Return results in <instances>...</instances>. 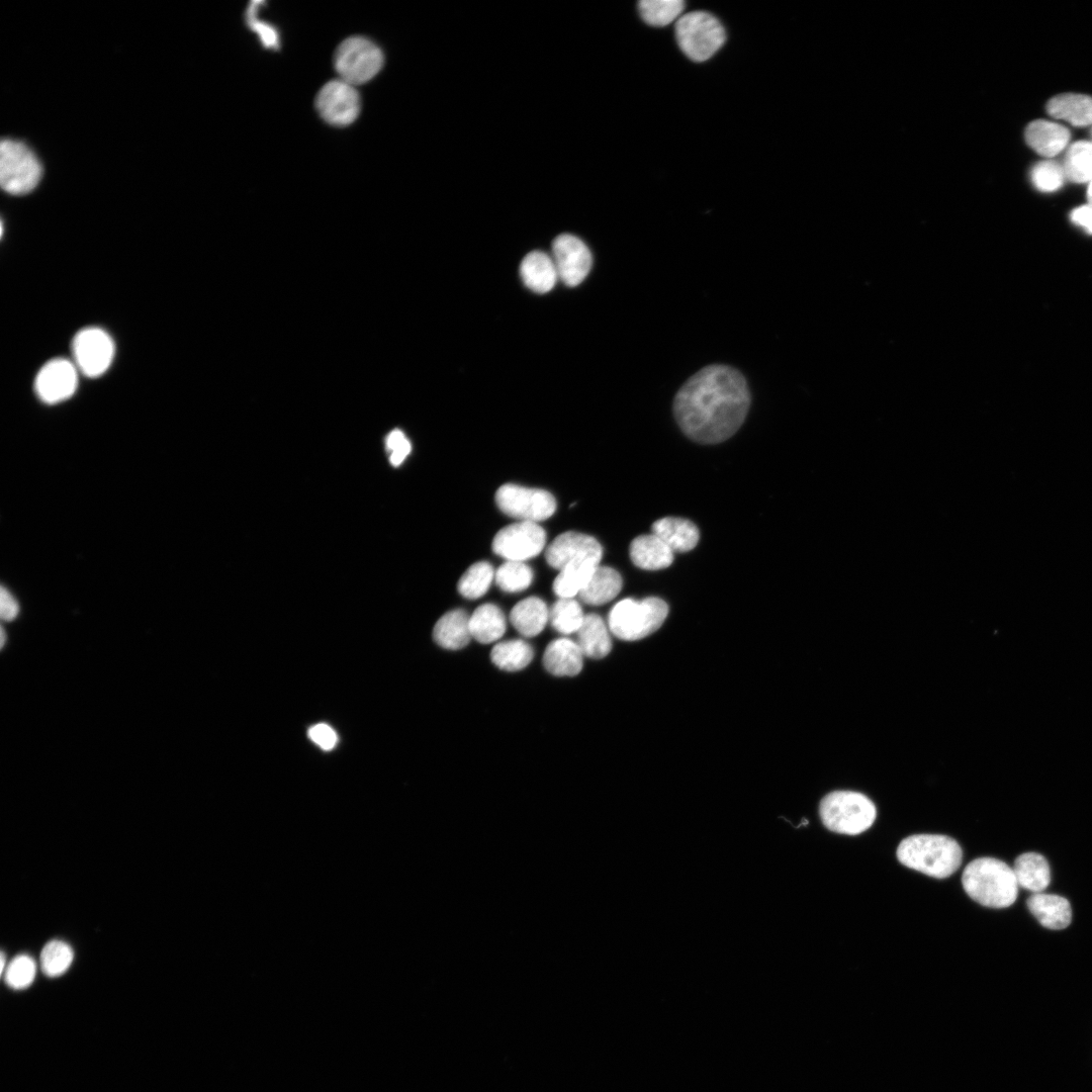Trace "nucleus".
<instances>
[{"instance_id":"obj_33","label":"nucleus","mask_w":1092,"mask_h":1092,"mask_svg":"<svg viewBox=\"0 0 1092 1092\" xmlns=\"http://www.w3.org/2000/svg\"><path fill=\"white\" fill-rule=\"evenodd\" d=\"M686 3L682 0H642L638 8L642 19L653 26H665L677 21Z\"/></svg>"},{"instance_id":"obj_18","label":"nucleus","mask_w":1092,"mask_h":1092,"mask_svg":"<svg viewBox=\"0 0 1092 1092\" xmlns=\"http://www.w3.org/2000/svg\"><path fill=\"white\" fill-rule=\"evenodd\" d=\"M629 553L634 565L644 570L663 569L673 561V551L653 533L636 537Z\"/></svg>"},{"instance_id":"obj_36","label":"nucleus","mask_w":1092,"mask_h":1092,"mask_svg":"<svg viewBox=\"0 0 1092 1092\" xmlns=\"http://www.w3.org/2000/svg\"><path fill=\"white\" fill-rule=\"evenodd\" d=\"M497 586L507 593L526 589L533 580V571L523 561H506L494 573Z\"/></svg>"},{"instance_id":"obj_4","label":"nucleus","mask_w":1092,"mask_h":1092,"mask_svg":"<svg viewBox=\"0 0 1092 1092\" xmlns=\"http://www.w3.org/2000/svg\"><path fill=\"white\" fill-rule=\"evenodd\" d=\"M819 815L828 830L856 835L874 824L877 809L873 801L861 793L834 791L821 800Z\"/></svg>"},{"instance_id":"obj_39","label":"nucleus","mask_w":1092,"mask_h":1092,"mask_svg":"<svg viewBox=\"0 0 1092 1092\" xmlns=\"http://www.w3.org/2000/svg\"><path fill=\"white\" fill-rule=\"evenodd\" d=\"M259 5L260 2L250 3L246 13L247 23L250 28L259 34L260 40L265 48L277 50L279 48V38L276 29L256 17Z\"/></svg>"},{"instance_id":"obj_40","label":"nucleus","mask_w":1092,"mask_h":1092,"mask_svg":"<svg viewBox=\"0 0 1092 1092\" xmlns=\"http://www.w3.org/2000/svg\"><path fill=\"white\" fill-rule=\"evenodd\" d=\"M386 450L390 452L389 461L393 466H399L412 451V445L403 432L398 429L392 430L385 439Z\"/></svg>"},{"instance_id":"obj_2","label":"nucleus","mask_w":1092,"mask_h":1092,"mask_svg":"<svg viewBox=\"0 0 1092 1092\" xmlns=\"http://www.w3.org/2000/svg\"><path fill=\"white\" fill-rule=\"evenodd\" d=\"M896 854L903 866L935 879L951 876L963 859L960 844L940 834L908 836L900 842Z\"/></svg>"},{"instance_id":"obj_29","label":"nucleus","mask_w":1092,"mask_h":1092,"mask_svg":"<svg viewBox=\"0 0 1092 1092\" xmlns=\"http://www.w3.org/2000/svg\"><path fill=\"white\" fill-rule=\"evenodd\" d=\"M533 656L532 646L521 639L498 642L490 652L492 663L506 671H518L525 668L532 661Z\"/></svg>"},{"instance_id":"obj_16","label":"nucleus","mask_w":1092,"mask_h":1092,"mask_svg":"<svg viewBox=\"0 0 1092 1092\" xmlns=\"http://www.w3.org/2000/svg\"><path fill=\"white\" fill-rule=\"evenodd\" d=\"M583 656L576 641L559 638L547 645L543 665L553 675L574 676L582 669Z\"/></svg>"},{"instance_id":"obj_35","label":"nucleus","mask_w":1092,"mask_h":1092,"mask_svg":"<svg viewBox=\"0 0 1092 1092\" xmlns=\"http://www.w3.org/2000/svg\"><path fill=\"white\" fill-rule=\"evenodd\" d=\"M74 952L63 940L54 939L46 943L40 952V967L50 978L63 975L72 965Z\"/></svg>"},{"instance_id":"obj_19","label":"nucleus","mask_w":1092,"mask_h":1092,"mask_svg":"<svg viewBox=\"0 0 1092 1092\" xmlns=\"http://www.w3.org/2000/svg\"><path fill=\"white\" fill-rule=\"evenodd\" d=\"M520 275L524 284L538 293L550 291L559 279L552 257L541 251H533L525 256Z\"/></svg>"},{"instance_id":"obj_20","label":"nucleus","mask_w":1092,"mask_h":1092,"mask_svg":"<svg viewBox=\"0 0 1092 1092\" xmlns=\"http://www.w3.org/2000/svg\"><path fill=\"white\" fill-rule=\"evenodd\" d=\"M1069 130L1056 122L1048 120H1034L1025 130V140L1028 146L1039 155L1052 158L1062 152L1068 145Z\"/></svg>"},{"instance_id":"obj_3","label":"nucleus","mask_w":1092,"mask_h":1092,"mask_svg":"<svg viewBox=\"0 0 1092 1092\" xmlns=\"http://www.w3.org/2000/svg\"><path fill=\"white\" fill-rule=\"evenodd\" d=\"M962 884L970 898L990 908L1011 906L1019 888L1013 869L994 857H979L969 862Z\"/></svg>"},{"instance_id":"obj_42","label":"nucleus","mask_w":1092,"mask_h":1092,"mask_svg":"<svg viewBox=\"0 0 1092 1092\" xmlns=\"http://www.w3.org/2000/svg\"><path fill=\"white\" fill-rule=\"evenodd\" d=\"M19 607L8 589L1 587L0 592V614L4 621H12L18 615Z\"/></svg>"},{"instance_id":"obj_23","label":"nucleus","mask_w":1092,"mask_h":1092,"mask_svg":"<svg viewBox=\"0 0 1092 1092\" xmlns=\"http://www.w3.org/2000/svg\"><path fill=\"white\" fill-rule=\"evenodd\" d=\"M576 643L584 656L601 659L606 657L612 649L610 629L601 616L587 614L576 632Z\"/></svg>"},{"instance_id":"obj_6","label":"nucleus","mask_w":1092,"mask_h":1092,"mask_svg":"<svg viewBox=\"0 0 1092 1092\" xmlns=\"http://www.w3.org/2000/svg\"><path fill=\"white\" fill-rule=\"evenodd\" d=\"M675 36L682 53L695 62L709 60L726 39L720 21L706 11L682 14L675 22Z\"/></svg>"},{"instance_id":"obj_13","label":"nucleus","mask_w":1092,"mask_h":1092,"mask_svg":"<svg viewBox=\"0 0 1092 1092\" xmlns=\"http://www.w3.org/2000/svg\"><path fill=\"white\" fill-rule=\"evenodd\" d=\"M603 548L594 537L578 533L565 532L557 536L547 547V563L557 569L580 563L600 564Z\"/></svg>"},{"instance_id":"obj_15","label":"nucleus","mask_w":1092,"mask_h":1092,"mask_svg":"<svg viewBox=\"0 0 1092 1092\" xmlns=\"http://www.w3.org/2000/svg\"><path fill=\"white\" fill-rule=\"evenodd\" d=\"M78 372L73 361L65 358L50 360L36 374L34 390L37 396L48 404L68 399L77 389Z\"/></svg>"},{"instance_id":"obj_37","label":"nucleus","mask_w":1092,"mask_h":1092,"mask_svg":"<svg viewBox=\"0 0 1092 1092\" xmlns=\"http://www.w3.org/2000/svg\"><path fill=\"white\" fill-rule=\"evenodd\" d=\"M35 962L27 954L15 957L3 973L6 984L15 990L29 987L35 978Z\"/></svg>"},{"instance_id":"obj_41","label":"nucleus","mask_w":1092,"mask_h":1092,"mask_svg":"<svg viewBox=\"0 0 1092 1092\" xmlns=\"http://www.w3.org/2000/svg\"><path fill=\"white\" fill-rule=\"evenodd\" d=\"M308 738L323 750H332L338 743L336 731L325 723L311 726L307 731Z\"/></svg>"},{"instance_id":"obj_32","label":"nucleus","mask_w":1092,"mask_h":1092,"mask_svg":"<svg viewBox=\"0 0 1092 1092\" xmlns=\"http://www.w3.org/2000/svg\"><path fill=\"white\" fill-rule=\"evenodd\" d=\"M584 617L580 605L573 598H559L549 611L552 627L564 635L576 633Z\"/></svg>"},{"instance_id":"obj_43","label":"nucleus","mask_w":1092,"mask_h":1092,"mask_svg":"<svg viewBox=\"0 0 1092 1092\" xmlns=\"http://www.w3.org/2000/svg\"><path fill=\"white\" fill-rule=\"evenodd\" d=\"M1072 220L1085 228L1087 232L1092 234V205L1087 204L1080 206L1073 210L1071 214Z\"/></svg>"},{"instance_id":"obj_17","label":"nucleus","mask_w":1092,"mask_h":1092,"mask_svg":"<svg viewBox=\"0 0 1092 1092\" xmlns=\"http://www.w3.org/2000/svg\"><path fill=\"white\" fill-rule=\"evenodd\" d=\"M1028 910L1050 929H1064L1072 920L1070 902L1059 895L1033 893L1026 901Z\"/></svg>"},{"instance_id":"obj_1","label":"nucleus","mask_w":1092,"mask_h":1092,"mask_svg":"<svg viewBox=\"0 0 1092 1092\" xmlns=\"http://www.w3.org/2000/svg\"><path fill=\"white\" fill-rule=\"evenodd\" d=\"M750 393L743 375L727 365H709L690 377L675 394L674 418L690 439L717 444L743 424Z\"/></svg>"},{"instance_id":"obj_28","label":"nucleus","mask_w":1092,"mask_h":1092,"mask_svg":"<svg viewBox=\"0 0 1092 1092\" xmlns=\"http://www.w3.org/2000/svg\"><path fill=\"white\" fill-rule=\"evenodd\" d=\"M506 618L503 611L493 604H483L469 617L471 637L482 644L499 639L506 631Z\"/></svg>"},{"instance_id":"obj_10","label":"nucleus","mask_w":1092,"mask_h":1092,"mask_svg":"<svg viewBox=\"0 0 1092 1092\" xmlns=\"http://www.w3.org/2000/svg\"><path fill=\"white\" fill-rule=\"evenodd\" d=\"M114 351L112 338L96 327L79 331L72 342L73 362L79 372L90 378L99 377L108 370Z\"/></svg>"},{"instance_id":"obj_25","label":"nucleus","mask_w":1092,"mask_h":1092,"mask_svg":"<svg viewBox=\"0 0 1092 1092\" xmlns=\"http://www.w3.org/2000/svg\"><path fill=\"white\" fill-rule=\"evenodd\" d=\"M510 620L521 635L534 637L543 631L549 621V610L540 598L529 597L512 609Z\"/></svg>"},{"instance_id":"obj_7","label":"nucleus","mask_w":1092,"mask_h":1092,"mask_svg":"<svg viewBox=\"0 0 1092 1092\" xmlns=\"http://www.w3.org/2000/svg\"><path fill=\"white\" fill-rule=\"evenodd\" d=\"M42 166L24 143L4 139L0 145V184L11 195L31 192L40 182Z\"/></svg>"},{"instance_id":"obj_38","label":"nucleus","mask_w":1092,"mask_h":1092,"mask_svg":"<svg viewBox=\"0 0 1092 1092\" xmlns=\"http://www.w3.org/2000/svg\"><path fill=\"white\" fill-rule=\"evenodd\" d=\"M1065 177L1063 165L1051 160L1039 162L1031 171L1033 185L1044 192L1059 189L1063 185Z\"/></svg>"},{"instance_id":"obj_8","label":"nucleus","mask_w":1092,"mask_h":1092,"mask_svg":"<svg viewBox=\"0 0 1092 1092\" xmlns=\"http://www.w3.org/2000/svg\"><path fill=\"white\" fill-rule=\"evenodd\" d=\"M384 63L379 47L364 36H351L343 40L334 54V66L340 79L359 85L376 76Z\"/></svg>"},{"instance_id":"obj_27","label":"nucleus","mask_w":1092,"mask_h":1092,"mask_svg":"<svg viewBox=\"0 0 1092 1092\" xmlns=\"http://www.w3.org/2000/svg\"><path fill=\"white\" fill-rule=\"evenodd\" d=\"M622 584V577L616 569L599 565L578 597L587 605H603L618 596Z\"/></svg>"},{"instance_id":"obj_30","label":"nucleus","mask_w":1092,"mask_h":1092,"mask_svg":"<svg viewBox=\"0 0 1092 1092\" xmlns=\"http://www.w3.org/2000/svg\"><path fill=\"white\" fill-rule=\"evenodd\" d=\"M1063 169L1065 176L1076 183L1092 180V143L1079 141L1068 149Z\"/></svg>"},{"instance_id":"obj_12","label":"nucleus","mask_w":1092,"mask_h":1092,"mask_svg":"<svg viewBox=\"0 0 1092 1092\" xmlns=\"http://www.w3.org/2000/svg\"><path fill=\"white\" fill-rule=\"evenodd\" d=\"M321 117L334 126H347L358 117L360 96L353 85L339 79L325 84L315 98Z\"/></svg>"},{"instance_id":"obj_26","label":"nucleus","mask_w":1092,"mask_h":1092,"mask_svg":"<svg viewBox=\"0 0 1092 1092\" xmlns=\"http://www.w3.org/2000/svg\"><path fill=\"white\" fill-rule=\"evenodd\" d=\"M1049 114L1076 126L1092 124V97L1066 93L1057 95L1046 104Z\"/></svg>"},{"instance_id":"obj_21","label":"nucleus","mask_w":1092,"mask_h":1092,"mask_svg":"<svg viewBox=\"0 0 1092 1092\" xmlns=\"http://www.w3.org/2000/svg\"><path fill=\"white\" fill-rule=\"evenodd\" d=\"M651 529L673 552L691 551L700 539L698 527L682 518H661L653 523Z\"/></svg>"},{"instance_id":"obj_22","label":"nucleus","mask_w":1092,"mask_h":1092,"mask_svg":"<svg viewBox=\"0 0 1092 1092\" xmlns=\"http://www.w3.org/2000/svg\"><path fill=\"white\" fill-rule=\"evenodd\" d=\"M468 614L461 609L445 613L435 624L433 638L435 642L450 650L465 647L471 637Z\"/></svg>"},{"instance_id":"obj_34","label":"nucleus","mask_w":1092,"mask_h":1092,"mask_svg":"<svg viewBox=\"0 0 1092 1092\" xmlns=\"http://www.w3.org/2000/svg\"><path fill=\"white\" fill-rule=\"evenodd\" d=\"M494 578V571L490 563L479 561L462 574L458 581V592L466 599H478L489 588Z\"/></svg>"},{"instance_id":"obj_31","label":"nucleus","mask_w":1092,"mask_h":1092,"mask_svg":"<svg viewBox=\"0 0 1092 1092\" xmlns=\"http://www.w3.org/2000/svg\"><path fill=\"white\" fill-rule=\"evenodd\" d=\"M599 565L594 563L571 564L559 570L553 581L555 595L559 598L578 596Z\"/></svg>"},{"instance_id":"obj_5","label":"nucleus","mask_w":1092,"mask_h":1092,"mask_svg":"<svg viewBox=\"0 0 1092 1092\" xmlns=\"http://www.w3.org/2000/svg\"><path fill=\"white\" fill-rule=\"evenodd\" d=\"M668 614L667 604L656 597L624 599L610 611L608 627L617 638L639 640L658 630Z\"/></svg>"},{"instance_id":"obj_45","label":"nucleus","mask_w":1092,"mask_h":1092,"mask_svg":"<svg viewBox=\"0 0 1092 1092\" xmlns=\"http://www.w3.org/2000/svg\"><path fill=\"white\" fill-rule=\"evenodd\" d=\"M5 638H6L5 637V632H4V629L2 628L1 629V647H3L4 644H5Z\"/></svg>"},{"instance_id":"obj_47","label":"nucleus","mask_w":1092,"mask_h":1092,"mask_svg":"<svg viewBox=\"0 0 1092 1092\" xmlns=\"http://www.w3.org/2000/svg\"><path fill=\"white\" fill-rule=\"evenodd\" d=\"M1092 133V132H1091Z\"/></svg>"},{"instance_id":"obj_24","label":"nucleus","mask_w":1092,"mask_h":1092,"mask_svg":"<svg viewBox=\"0 0 1092 1092\" xmlns=\"http://www.w3.org/2000/svg\"><path fill=\"white\" fill-rule=\"evenodd\" d=\"M1012 869L1018 886L1032 893L1043 892L1051 883L1050 864L1037 852L1020 854Z\"/></svg>"},{"instance_id":"obj_14","label":"nucleus","mask_w":1092,"mask_h":1092,"mask_svg":"<svg viewBox=\"0 0 1092 1092\" xmlns=\"http://www.w3.org/2000/svg\"><path fill=\"white\" fill-rule=\"evenodd\" d=\"M552 259L558 278L567 286H576L587 276L593 257L587 246L577 237L561 234L553 241Z\"/></svg>"},{"instance_id":"obj_11","label":"nucleus","mask_w":1092,"mask_h":1092,"mask_svg":"<svg viewBox=\"0 0 1092 1092\" xmlns=\"http://www.w3.org/2000/svg\"><path fill=\"white\" fill-rule=\"evenodd\" d=\"M546 533L537 523L520 521L499 530L492 541V551L507 561H525L544 548Z\"/></svg>"},{"instance_id":"obj_46","label":"nucleus","mask_w":1092,"mask_h":1092,"mask_svg":"<svg viewBox=\"0 0 1092 1092\" xmlns=\"http://www.w3.org/2000/svg\"><path fill=\"white\" fill-rule=\"evenodd\" d=\"M1089 204H1091V205H1092V201H1091V202H1089Z\"/></svg>"},{"instance_id":"obj_44","label":"nucleus","mask_w":1092,"mask_h":1092,"mask_svg":"<svg viewBox=\"0 0 1092 1092\" xmlns=\"http://www.w3.org/2000/svg\"><path fill=\"white\" fill-rule=\"evenodd\" d=\"M1087 197H1088L1089 202L1092 201V180L1090 181V184H1089V187H1088Z\"/></svg>"},{"instance_id":"obj_9","label":"nucleus","mask_w":1092,"mask_h":1092,"mask_svg":"<svg viewBox=\"0 0 1092 1092\" xmlns=\"http://www.w3.org/2000/svg\"><path fill=\"white\" fill-rule=\"evenodd\" d=\"M495 503L507 516L533 523L550 518L556 510L555 498L550 492L513 483L504 484L496 490Z\"/></svg>"}]
</instances>
